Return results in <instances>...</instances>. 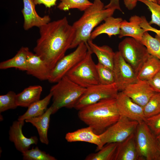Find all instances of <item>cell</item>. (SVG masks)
<instances>
[{"label": "cell", "mask_w": 160, "mask_h": 160, "mask_svg": "<svg viewBox=\"0 0 160 160\" xmlns=\"http://www.w3.org/2000/svg\"><path fill=\"white\" fill-rule=\"evenodd\" d=\"M92 54L88 45V50L85 57L65 76L75 83L86 88L99 84L96 64L93 60Z\"/></svg>", "instance_id": "5b68a950"}, {"label": "cell", "mask_w": 160, "mask_h": 160, "mask_svg": "<svg viewBox=\"0 0 160 160\" xmlns=\"http://www.w3.org/2000/svg\"><path fill=\"white\" fill-rule=\"evenodd\" d=\"M148 31L144 33L141 42L145 47L150 55L160 60V37L157 34L153 37Z\"/></svg>", "instance_id": "83f0119b"}, {"label": "cell", "mask_w": 160, "mask_h": 160, "mask_svg": "<svg viewBox=\"0 0 160 160\" xmlns=\"http://www.w3.org/2000/svg\"><path fill=\"white\" fill-rule=\"evenodd\" d=\"M141 17L136 15L131 17L129 22L123 20L121 24L119 37L128 36L141 41L144 33L146 31L141 27Z\"/></svg>", "instance_id": "d6986e66"}, {"label": "cell", "mask_w": 160, "mask_h": 160, "mask_svg": "<svg viewBox=\"0 0 160 160\" xmlns=\"http://www.w3.org/2000/svg\"><path fill=\"white\" fill-rule=\"evenodd\" d=\"M24 160H56L54 157L41 151L37 146L22 153Z\"/></svg>", "instance_id": "1f68e13d"}, {"label": "cell", "mask_w": 160, "mask_h": 160, "mask_svg": "<svg viewBox=\"0 0 160 160\" xmlns=\"http://www.w3.org/2000/svg\"><path fill=\"white\" fill-rule=\"evenodd\" d=\"M118 144V143H107L98 152L89 154L85 160H114Z\"/></svg>", "instance_id": "4316f807"}, {"label": "cell", "mask_w": 160, "mask_h": 160, "mask_svg": "<svg viewBox=\"0 0 160 160\" xmlns=\"http://www.w3.org/2000/svg\"><path fill=\"white\" fill-rule=\"evenodd\" d=\"M87 44L93 53L97 56L98 62L113 70L115 52L112 49L106 45L98 46L91 40Z\"/></svg>", "instance_id": "7402d4cb"}, {"label": "cell", "mask_w": 160, "mask_h": 160, "mask_svg": "<svg viewBox=\"0 0 160 160\" xmlns=\"http://www.w3.org/2000/svg\"><path fill=\"white\" fill-rule=\"evenodd\" d=\"M83 87L65 76L51 88L53 114L60 109L65 107L74 108L77 101L85 92Z\"/></svg>", "instance_id": "277c9868"}, {"label": "cell", "mask_w": 160, "mask_h": 160, "mask_svg": "<svg viewBox=\"0 0 160 160\" xmlns=\"http://www.w3.org/2000/svg\"><path fill=\"white\" fill-rule=\"evenodd\" d=\"M118 49L137 75L150 55L141 41L131 37H126L121 41L118 45Z\"/></svg>", "instance_id": "52a82bcc"}, {"label": "cell", "mask_w": 160, "mask_h": 160, "mask_svg": "<svg viewBox=\"0 0 160 160\" xmlns=\"http://www.w3.org/2000/svg\"><path fill=\"white\" fill-rule=\"evenodd\" d=\"M53 108L51 105L41 115L32 117L25 120L26 122L31 123L35 127L38 131L41 142L48 145L49 141L47 133L49 127L50 116L53 114Z\"/></svg>", "instance_id": "ffe728a7"}, {"label": "cell", "mask_w": 160, "mask_h": 160, "mask_svg": "<svg viewBox=\"0 0 160 160\" xmlns=\"http://www.w3.org/2000/svg\"><path fill=\"white\" fill-rule=\"evenodd\" d=\"M65 139L69 142H84L94 144L97 146V151L103 147L99 135L89 126L67 133Z\"/></svg>", "instance_id": "ac0fdd59"}, {"label": "cell", "mask_w": 160, "mask_h": 160, "mask_svg": "<svg viewBox=\"0 0 160 160\" xmlns=\"http://www.w3.org/2000/svg\"><path fill=\"white\" fill-rule=\"evenodd\" d=\"M123 92L134 102L143 108L156 92L148 81L138 79L128 86Z\"/></svg>", "instance_id": "4fadbf2b"}, {"label": "cell", "mask_w": 160, "mask_h": 160, "mask_svg": "<svg viewBox=\"0 0 160 160\" xmlns=\"http://www.w3.org/2000/svg\"><path fill=\"white\" fill-rule=\"evenodd\" d=\"M119 0H110L109 3L104 7V8H112L122 12L120 7Z\"/></svg>", "instance_id": "f35d334b"}, {"label": "cell", "mask_w": 160, "mask_h": 160, "mask_svg": "<svg viewBox=\"0 0 160 160\" xmlns=\"http://www.w3.org/2000/svg\"><path fill=\"white\" fill-rule=\"evenodd\" d=\"M113 70L115 83L119 92L123 91L128 86L138 80L135 72L119 51L115 52Z\"/></svg>", "instance_id": "8fae6325"}, {"label": "cell", "mask_w": 160, "mask_h": 160, "mask_svg": "<svg viewBox=\"0 0 160 160\" xmlns=\"http://www.w3.org/2000/svg\"><path fill=\"white\" fill-rule=\"evenodd\" d=\"M160 71V60L149 55L137 74L138 80L148 81Z\"/></svg>", "instance_id": "d4e9b609"}, {"label": "cell", "mask_w": 160, "mask_h": 160, "mask_svg": "<svg viewBox=\"0 0 160 160\" xmlns=\"http://www.w3.org/2000/svg\"><path fill=\"white\" fill-rule=\"evenodd\" d=\"M42 91V87L39 85L30 86L25 89L16 95V100L18 106L28 107L40 100Z\"/></svg>", "instance_id": "cb8c5ba5"}, {"label": "cell", "mask_w": 160, "mask_h": 160, "mask_svg": "<svg viewBox=\"0 0 160 160\" xmlns=\"http://www.w3.org/2000/svg\"><path fill=\"white\" fill-rule=\"evenodd\" d=\"M114 160H140L134 133L118 143Z\"/></svg>", "instance_id": "2e32d148"}, {"label": "cell", "mask_w": 160, "mask_h": 160, "mask_svg": "<svg viewBox=\"0 0 160 160\" xmlns=\"http://www.w3.org/2000/svg\"><path fill=\"white\" fill-rule=\"evenodd\" d=\"M23 7L21 12L24 18L23 27L28 30L34 27L39 28L50 22L51 18L49 15L40 16L37 13L33 0H23Z\"/></svg>", "instance_id": "9a60e30c"}, {"label": "cell", "mask_w": 160, "mask_h": 160, "mask_svg": "<svg viewBox=\"0 0 160 160\" xmlns=\"http://www.w3.org/2000/svg\"><path fill=\"white\" fill-rule=\"evenodd\" d=\"M144 121L156 136L160 133V113L145 118Z\"/></svg>", "instance_id": "e575fe53"}, {"label": "cell", "mask_w": 160, "mask_h": 160, "mask_svg": "<svg viewBox=\"0 0 160 160\" xmlns=\"http://www.w3.org/2000/svg\"><path fill=\"white\" fill-rule=\"evenodd\" d=\"M158 4H160V0H157Z\"/></svg>", "instance_id": "b9f144b4"}, {"label": "cell", "mask_w": 160, "mask_h": 160, "mask_svg": "<svg viewBox=\"0 0 160 160\" xmlns=\"http://www.w3.org/2000/svg\"><path fill=\"white\" fill-rule=\"evenodd\" d=\"M158 160H160V155L158 158Z\"/></svg>", "instance_id": "7bdbcfd3"}, {"label": "cell", "mask_w": 160, "mask_h": 160, "mask_svg": "<svg viewBox=\"0 0 160 160\" xmlns=\"http://www.w3.org/2000/svg\"><path fill=\"white\" fill-rule=\"evenodd\" d=\"M52 97V94L50 92L42 99L33 103L28 107L27 111L23 114L18 117L17 120L25 121L28 119L41 115L47 109Z\"/></svg>", "instance_id": "484cf974"}, {"label": "cell", "mask_w": 160, "mask_h": 160, "mask_svg": "<svg viewBox=\"0 0 160 160\" xmlns=\"http://www.w3.org/2000/svg\"><path fill=\"white\" fill-rule=\"evenodd\" d=\"M39 28L40 37L33 49L51 71L70 49L75 31L66 17L50 22Z\"/></svg>", "instance_id": "6da1fadb"}, {"label": "cell", "mask_w": 160, "mask_h": 160, "mask_svg": "<svg viewBox=\"0 0 160 160\" xmlns=\"http://www.w3.org/2000/svg\"><path fill=\"white\" fill-rule=\"evenodd\" d=\"M142 20L140 24L141 27L146 31H151L155 33L160 37V30L152 27L150 25L145 17L141 16Z\"/></svg>", "instance_id": "8d00e7d4"}, {"label": "cell", "mask_w": 160, "mask_h": 160, "mask_svg": "<svg viewBox=\"0 0 160 160\" xmlns=\"http://www.w3.org/2000/svg\"><path fill=\"white\" fill-rule=\"evenodd\" d=\"M123 20L121 17H114L112 16L105 18L104 23L96 28L91 33L90 39L92 41L103 33L107 34L109 37L119 35L121 23Z\"/></svg>", "instance_id": "44dd1931"}, {"label": "cell", "mask_w": 160, "mask_h": 160, "mask_svg": "<svg viewBox=\"0 0 160 160\" xmlns=\"http://www.w3.org/2000/svg\"><path fill=\"white\" fill-rule=\"evenodd\" d=\"M60 2L57 7L60 10L67 11L71 9H77L80 11H84L93 3L88 0H60Z\"/></svg>", "instance_id": "f1b7e54d"}, {"label": "cell", "mask_w": 160, "mask_h": 160, "mask_svg": "<svg viewBox=\"0 0 160 160\" xmlns=\"http://www.w3.org/2000/svg\"><path fill=\"white\" fill-rule=\"evenodd\" d=\"M16 94L10 91L7 94L0 96V112L9 109H15L17 106L16 100Z\"/></svg>", "instance_id": "d6a6232c"}, {"label": "cell", "mask_w": 160, "mask_h": 160, "mask_svg": "<svg viewBox=\"0 0 160 160\" xmlns=\"http://www.w3.org/2000/svg\"><path fill=\"white\" fill-rule=\"evenodd\" d=\"M24 121H14L9 131V140L14 143L17 150L22 153L29 149L31 145H36L38 140L36 136L28 138L23 134L22 128Z\"/></svg>", "instance_id": "5bb4252c"}, {"label": "cell", "mask_w": 160, "mask_h": 160, "mask_svg": "<svg viewBox=\"0 0 160 160\" xmlns=\"http://www.w3.org/2000/svg\"><path fill=\"white\" fill-rule=\"evenodd\" d=\"M157 3V0H147ZM125 6L129 10L133 9L136 6L137 0H124Z\"/></svg>", "instance_id": "ab89813d"}, {"label": "cell", "mask_w": 160, "mask_h": 160, "mask_svg": "<svg viewBox=\"0 0 160 160\" xmlns=\"http://www.w3.org/2000/svg\"><path fill=\"white\" fill-rule=\"evenodd\" d=\"M27 73L39 80H48L50 70L45 62L35 53L30 52L28 57Z\"/></svg>", "instance_id": "e0dca14e"}, {"label": "cell", "mask_w": 160, "mask_h": 160, "mask_svg": "<svg viewBox=\"0 0 160 160\" xmlns=\"http://www.w3.org/2000/svg\"><path fill=\"white\" fill-rule=\"evenodd\" d=\"M139 123L120 116L118 121L99 135L102 145L111 143H120L134 133Z\"/></svg>", "instance_id": "ba28073f"}, {"label": "cell", "mask_w": 160, "mask_h": 160, "mask_svg": "<svg viewBox=\"0 0 160 160\" xmlns=\"http://www.w3.org/2000/svg\"><path fill=\"white\" fill-rule=\"evenodd\" d=\"M88 50L87 43H81L74 51L57 62L51 71L48 80L51 83L57 82L85 57Z\"/></svg>", "instance_id": "9c48e42d"}, {"label": "cell", "mask_w": 160, "mask_h": 160, "mask_svg": "<svg viewBox=\"0 0 160 160\" xmlns=\"http://www.w3.org/2000/svg\"><path fill=\"white\" fill-rule=\"evenodd\" d=\"M148 7L151 13L150 25L155 24L160 27V4L147 0H137Z\"/></svg>", "instance_id": "836d02e7"}, {"label": "cell", "mask_w": 160, "mask_h": 160, "mask_svg": "<svg viewBox=\"0 0 160 160\" xmlns=\"http://www.w3.org/2000/svg\"><path fill=\"white\" fill-rule=\"evenodd\" d=\"M96 67L99 84L107 85L115 83L113 70L98 62Z\"/></svg>", "instance_id": "f546056e"}, {"label": "cell", "mask_w": 160, "mask_h": 160, "mask_svg": "<svg viewBox=\"0 0 160 160\" xmlns=\"http://www.w3.org/2000/svg\"><path fill=\"white\" fill-rule=\"evenodd\" d=\"M117 107L120 116L140 123L144 121L143 108L134 102L123 91L119 92L116 98Z\"/></svg>", "instance_id": "7c38bea8"}, {"label": "cell", "mask_w": 160, "mask_h": 160, "mask_svg": "<svg viewBox=\"0 0 160 160\" xmlns=\"http://www.w3.org/2000/svg\"><path fill=\"white\" fill-rule=\"evenodd\" d=\"M36 4H43L46 7L50 8L56 5L57 0H33Z\"/></svg>", "instance_id": "74e56055"}, {"label": "cell", "mask_w": 160, "mask_h": 160, "mask_svg": "<svg viewBox=\"0 0 160 160\" xmlns=\"http://www.w3.org/2000/svg\"><path fill=\"white\" fill-rule=\"evenodd\" d=\"M156 137L158 142L160 146V133L156 136Z\"/></svg>", "instance_id": "60d3db41"}, {"label": "cell", "mask_w": 160, "mask_h": 160, "mask_svg": "<svg viewBox=\"0 0 160 160\" xmlns=\"http://www.w3.org/2000/svg\"><path fill=\"white\" fill-rule=\"evenodd\" d=\"M79 119L100 135L115 123L120 117L116 98L101 100L79 110Z\"/></svg>", "instance_id": "7a4b0ae2"}, {"label": "cell", "mask_w": 160, "mask_h": 160, "mask_svg": "<svg viewBox=\"0 0 160 160\" xmlns=\"http://www.w3.org/2000/svg\"><path fill=\"white\" fill-rule=\"evenodd\" d=\"M145 118L160 113V93L156 92L143 107Z\"/></svg>", "instance_id": "4dcf8cb0"}, {"label": "cell", "mask_w": 160, "mask_h": 160, "mask_svg": "<svg viewBox=\"0 0 160 160\" xmlns=\"http://www.w3.org/2000/svg\"><path fill=\"white\" fill-rule=\"evenodd\" d=\"M104 7L101 0H94L92 4L73 24L75 36L70 49L77 47L82 42L87 43L88 41L91 40V35L94 28L107 17L113 15L115 9H105Z\"/></svg>", "instance_id": "3957f363"}, {"label": "cell", "mask_w": 160, "mask_h": 160, "mask_svg": "<svg viewBox=\"0 0 160 160\" xmlns=\"http://www.w3.org/2000/svg\"><path fill=\"white\" fill-rule=\"evenodd\" d=\"M119 92L115 83L107 85L98 84L91 86L86 88L74 108L79 110L103 100L116 98Z\"/></svg>", "instance_id": "30bf717a"}, {"label": "cell", "mask_w": 160, "mask_h": 160, "mask_svg": "<svg viewBox=\"0 0 160 160\" xmlns=\"http://www.w3.org/2000/svg\"><path fill=\"white\" fill-rule=\"evenodd\" d=\"M148 81L155 92L160 93V71Z\"/></svg>", "instance_id": "d590c367"}, {"label": "cell", "mask_w": 160, "mask_h": 160, "mask_svg": "<svg viewBox=\"0 0 160 160\" xmlns=\"http://www.w3.org/2000/svg\"><path fill=\"white\" fill-rule=\"evenodd\" d=\"M30 52L28 47H22L12 58L0 63V69H6L13 68L26 71L28 68V57Z\"/></svg>", "instance_id": "603a6c76"}, {"label": "cell", "mask_w": 160, "mask_h": 160, "mask_svg": "<svg viewBox=\"0 0 160 160\" xmlns=\"http://www.w3.org/2000/svg\"><path fill=\"white\" fill-rule=\"evenodd\" d=\"M134 135L140 160H158L160 146L156 136L144 121L139 123Z\"/></svg>", "instance_id": "8992f818"}]
</instances>
